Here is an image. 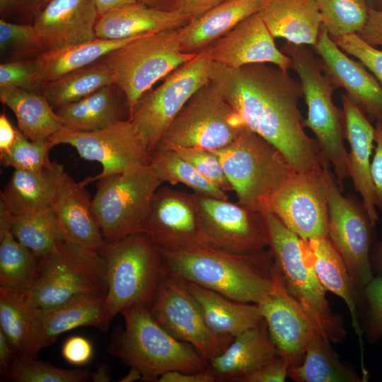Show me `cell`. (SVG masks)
Instances as JSON below:
<instances>
[{"instance_id": "ab89813d", "label": "cell", "mask_w": 382, "mask_h": 382, "mask_svg": "<svg viewBox=\"0 0 382 382\" xmlns=\"http://www.w3.org/2000/svg\"><path fill=\"white\" fill-rule=\"evenodd\" d=\"M151 165L163 183H182L195 193L228 199L226 192L204 178L173 149L154 151L151 154Z\"/></svg>"}, {"instance_id": "9f6ffc18", "label": "cell", "mask_w": 382, "mask_h": 382, "mask_svg": "<svg viewBox=\"0 0 382 382\" xmlns=\"http://www.w3.org/2000/svg\"><path fill=\"white\" fill-rule=\"evenodd\" d=\"M226 0H175L173 11H178L192 21Z\"/></svg>"}, {"instance_id": "9a60e30c", "label": "cell", "mask_w": 382, "mask_h": 382, "mask_svg": "<svg viewBox=\"0 0 382 382\" xmlns=\"http://www.w3.org/2000/svg\"><path fill=\"white\" fill-rule=\"evenodd\" d=\"M149 308L163 328L191 345L208 361L223 352L233 339L213 332L185 282L164 270Z\"/></svg>"}, {"instance_id": "8fae6325", "label": "cell", "mask_w": 382, "mask_h": 382, "mask_svg": "<svg viewBox=\"0 0 382 382\" xmlns=\"http://www.w3.org/2000/svg\"><path fill=\"white\" fill-rule=\"evenodd\" d=\"M328 166L325 165L317 175L328 204V238L342 257L359 300L361 292L374 277L370 255L375 226L362 202L342 194Z\"/></svg>"}, {"instance_id": "f6af8a7d", "label": "cell", "mask_w": 382, "mask_h": 382, "mask_svg": "<svg viewBox=\"0 0 382 382\" xmlns=\"http://www.w3.org/2000/svg\"><path fill=\"white\" fill-rule=\"evenodd\" d=\"M6 376L15 382H83L91 378L85 369H63L35 359H17Z\"/></svg>"}, {"instance_id": "6f0895ef", "label": "cell", "mask_w": 382, "mask_h": 382, "mask_svg": "<svg viewBox=\"0 0 382 382\" xmlns=\"http://www.w3.org/2000/svg\"><path fill=\"white\" fill-rule=\"evenodd\" d=\"M158 382H216V378L209 369L199 372L170 371L161 375Z\"/></svg>"}, {"instance_id": "9c48e42d", "label": "cell", "mask_w": 382, "mask_h": 382, "mask_svg": "<svg viewBox=\"0 0 382 382\" xmlns=\"http://www.w3.org/2000/svg\"><path fill=\"white\" fill-rule=\"evenodd\" d=\"M92 208L105 242L144 233L154 195L163 183L151 164L98 180Z\"/></svg>"}, {"instance_id": "680465c9", "label": "cell", "mask_w": 382, "mask_h": 382, "mask_svg": "<svg viewBox=\"0 0 382 382\" xmlns=\"http://www.w3.org/2000/svg\"><path fill=\"white\" fill-rule=\"evenodd\" d=\"M17 129L14 128L4 112L0 115V157L10 151L16 137Z\"/></svg>"}, {"instance_id": "bcb514c9", "label": "cell", "mask_w": 382, "mask_h": 382, "mask_svg": "<svg viewBox=\"0 0 382 382\" xmlns=\"http://www.w3.org/2000/svg\"><path fill=\"white\" fill-rule=\"evenodd\" d=\"M358 314L363 335L369 344L382 337V277L374 276L361 292Z\"/></svg>"}, {"instance_id": "f907efd6", "label": "cell", "mask_w": 382, "mask_h": 382, "mask_svg": "<svg viewBox=\"0 0 382 382\" xmlns=\"http://www.w3.org/2000/svg\"><path fill=\"white\" fill-rule=\"evenodd\" d=\"M44 0H0L1 18L6 21L33 24Z\"/></svg>"}, {"instance_id": "4fadbf2b", "label": "cell", "mask_w": 382, "mask_h": 382, "mask_svg": "<svg viewBox=\"0 0 382 382\" xmlns=\"http://www.w3.org/2000/svg\"><path fill=\"white\" fill-rule=\"evenodd\" d=\"M211 64L204 50L166 76L156 89L145 93L136 104L129 120L144 139L151 155L191 96L210 81Z\"/></svg>"}, {"instance_id": "b9f144b4", "label": "cell", "mask_w": 382, "mask_h": 382, "mask_svg": "<svg viewBox=\"0 0 382 382\" xmlns=\"http://www.w3.org/2000/svg\"><path fill=\"white\" fill-rule=\"evenodd\" d=\"M321 25L333 39L359 33L364 27L369 8L366 0H316Z\"/></svg>"}, {"instance_id": "c3c4849f", "label": "cell", "mask_w": 382, "mask_h": 382, "mask_svg": "<svg viewBox=\"0 0 382 382\" xmlns=\"http://www.w3.org/2000/svg\"><path fill=\"white\" fill-rule=\"evenodd\" d=\"M332 40L342 50L358 59L374 74L382 86V50L368 44L356 33Z\"/></svg>"}, {"instance_id": "681fc988", "label": "cell", "mask_w": 382, "mask_h": 382, "mask_svg": "<svg viewBox=\"0 0 382 382\" xmlns=\"http://www.w3.org/2000/svg\"><path fill=\"white\" fill-rule=\"evenodd\" d=\"M35 69V59L1 63L0 64V91L15 88L34 91Z\"/></svg>"}, {"instance_id": "836d02e7", "label": "cell", "mask_w": 382, "mask_h": 382, "mask_svg": "<svg viewBox=\"0 0 382 382\" xmlns=\"http://www.w3.org/2000/svg\"><path fill=\"white\" fill-rule=\"evenodd\" d=\"M120 91L115 84L108 85L54 110L66 129L83 132L101 129L127 120L123 117V107H127L122 104Z\"/></svg>"}, {"instance_id": "3957f363", "label": "cell", "mask_w": 382, "mask_h": 382, "mask_svg": "<svg viewBox=\"0 0 382 382\" xmlns=\"http://www.w3.org/2000/svg\"><path fill=\"white\" fill-rule=\"evenodd\" d=\"M274 265L291 297L308 316L317 331L330 342L346 335L342 318L331 309L326 290L315 271L307 240L289 230L273 214L264 212Z\"/></svg>"}, {"instance_id": "11a10c76", "label": "cell", "mask_w": 382, "mask_h": 382, "mask_svg": "<svg viewBox=\"0 0 382 382\" xmlns=\"http://www.w3.org/2000/svg\"><path fill=\"white\" fill-rule=\"evenodd\" d=\"M357 35L374 47H382V10L369 6L366 23Z\"/></svg>"}, {"instance_id": "1f68e13d", "label": "cell", "mask_w": 382, "mask_h": 382, "mask_svg": "<svg viewBox=\"0 0 382 382\" xmlns=\"http://www.w3.org/2000/svg\"><path fill=\"white\" fill-rule=\"evenodd\" d=\"M307 243L315 271L323 286L326 291L333 293L342 299L349 309L352 324L360 345L362 371H365L363 332L358 314L359 296L347 268L328 237L308 239Z\"/></svg>"}, {"instance_id": "f35d334b", "label": "cell", "mask_w": 382, "mask_h": 382, "mask_svg": "<svg viewBox=\"0 0 382 382\" xmlns=\"http://www.w3.org/2000/svg\"><path fill=\"white\" fill-rule=\"evenodd\" d=\"M35 310L26 292L0 288V330L18 359L26 360L32 344Z\"/></svg>"}, {"instance_id": "ba28073f", "label": "cell", "mask_w": 382, "mask_h": 382, "mask_svg": "<svg viewBox=\"0 0 382 382\" xmlns=\"http://www.w3.org/2000/svg\"><path fill=\"white\" fill-rule=\"evenodd\" d=\"M107 291L105 265L99 252L63 240L40 256L36 281L26 294L38 311L81 296H106Z\"/></svg>"}, {"instance_id": "ffe728a7", "label": "cell", "mask_w": 382, "mask_h": 382, "mask_svg": "<svg viewBox=\"0 0 382 382\" xmlns=\"http://www.w3.org/2000/svg\"><path fill=\"white\" fill-rule=\"evenodd\" d=\"M313 50L333 86L344 88L361 112L382 122V86L360 62L342 52L322 25Z\"/></svg>"}, {"instance_id": "603a6c76", "label": "cell", "mask_w": 382, "mask_h": 382, "mask_svg": "<svg viewBox=\"0 0 382 382\" xmlns=\"http://www.w3.org/2000/svg\"><path fill=\"white\" fill-rule=\"evenodd\" d=\"M85 185L64 170L51 207L65 241L99 252L105 241Z\"/></svg>"}, {"instance_id": "d6a6232c", "label": "cell", "mask_w": 382, "mask_h": 382, "mask_svg": "<svg viewBox=\"0 0 382 382\" xmlns=\"http://www.w3.org/2000/svg\"><path fill=\"white\" fill-rule=\"evenodd\" d=\"M140 36L124 40L96 37L87 42L42 52L35 59L34 91L39 92L45 83L90 65Z\"/></svg>"}, {"instance_id": "e0dca14e", "label": "cell", "mask_w": 382, "mask_h": 382, "mask_svg": "<svg viewBox=\"0 0 382 382\" xmlns=\"http://www.w3.org/2000/svg\"><path fill=\"white\" fill-rule=\"evenodd\" d=\"M144 233L163 249L205 246L196 194L161 185L154 195Z\"/></svg>"}, {"instance_id": "7c38bea8", "label": "cell", "mask_w": 382, "mask_h": 382, "mask_svg": "<svg viewBox=\"0 0 382 382\" xmlns=\"http://www.w3.org/2000/svg\"><path fill=\"white\" fill-rule=\"evenodd\" d=\"M244 127L236 111L209 81L185 103L154 151L176 147L218 150L231 144Z\"/></svg>"}, {"instance_id": "ac0fdd59", "label": "cell", "mask_w": 382, "mask_h": 382, "mask_svg": "<svg viewBox=\"0 0 382 382\" xmlns=\"http://www.w3.org/2000/svg\"><path fill=\"white\" fill-rule=\"evenodd\" d=\"M317 175L297 173L273 195L265 211L307 240L328 237V204Z\"/></svg>"}, {"instance_id": "74e56055", "label": "cell", "mask_w": 382, "mask_h": 382, "mask_svg": "<svg viewBox=\"0 0 382 382\" xmlns=\"http://www.w3.org/2000/svg\"><path fill=\"white\" fill-rule=\"evenodd\" d=\"M111 84H114L111 71L102 58L90 65L45 83L40 88L39 92L56 110L76 102L100 88Z\"/></svg>"}, {"instance_id": "5b68a950", "label": "cell", "mask_w": 382, "mask_h": 382, "mask_svg": "<svg viewBox=\"0 0 382 382\" xmlns=\"http://www.w3.org/2000/svg\"><path fill=\"white\" fill-rule=\"evenodd\" d=\"M282 51L291 60V68L299 77L308 112L303 127L314 134L323 159L333 166L339 185L349 178L343 110L335 105V88L323 70L320 59L304 45L286 42Z\"/></svg>"}, {"instance_id": "5bb4252c", "label": "cell", "mask_w": 382, "mask_h": 382, "mask_svg": "<svg viewBox=\"0 0 382 382\" xmlns=\"http://www.w3.org/2000/svg\"><path fill=\"white\" fill-rule=\"evenodd\" d=\"M49 140L54 146L60 144H69L82 158L101 164L100 174L82 180L86 185L105 177L121 173L137 164H151V155L147 146L129 119L91 132L74 131L63 127Z\"/></svg>"}, {"instance_id": "db71d44e", "label": "cell", "mask_w": 382, "mask_h": 382, "mask_svg": "<svg viewBox=\"0 0 382 382\" xmlns=\"http://www.w3.org/2000/svg\"><path fill=\"white\" fill-rule=\"evenodd\" d=\"M375 151L371 161V178L374 186L376 207L382 210V122L375 127Z\"/></svg>"}, {"instance_id": "8d00e7d4", "label": "cell", "mask_w": 382, "mask_h": 382, "mask_svg": "<svg viewBox=\"0 0 382 382\" xmlns=\"http://www.w3.org/2000/svg\"><path fill=\"white\" fill-rule=\"evenodd\" d=\"M320 334L308 343L303 361L289 369L288 377L297 382H366L362 376L345 364Z\"/></svg>"}, {"instance_id": "f546056e", "label": "cell", "mask_w": 382, "mask_h": 382, "mask_svg": "<svg viewBox=\"0 0 382 382\" xmlns=\"http://www.w3.org/2000/svg\"><path fill=\"white\" fill-rule=\"evenodd\" d=\"M64 167L52 161L42 173L14 169L1 192V202L13 216L51 207Z\"/></svg>"}, {"instance_id": "91938a15", "label": "cell", "mask_w": 382, "mask_h": 382, "mask_svg": "<svg viewBox=\"0 0 382 382\" xmlns=\"http://www.w3.org/2000/svg\"><path fill=\"white\" fill-rule=\"evenodd\" d=\"M15 352L8 339L0 330V366L6 375L17 360Z\"/></svg>"}, {"instance_id": "2e32d148", "label": "cell", "mask_w": 382, "mask_h": 382, "mask_svg": "<svg viewBox=\"0 0 382 382\" xmlns=\"http://www.w3.org/2000/svg\"><path fill=\"white\" fill-rule=\"evenodd\" d=\"M195 194L205 247L236 254L269 248L270 236L264 212L238 202L233 203L228 199Z\"/></svg>"}, {"instance_id": "7a4b0ae2", "label": "cell", "mask_w": 382, "mask_h": 382, "mask_svg": "<svg viewBox=\"0 0 382 382\" xmlns=\"http://www.w3.org/2000/svg\"><path fill=\"white\" fill-rule=\"evenodd\" d=\"M158 248L166 272L231 299L258 304L273 289L275 265L269 248L245 254L205 246Z\"/></svg>"}, {"instance_id": "30bf717a", "label": "cell", "mask_w": 382, "mask_h": 382, "mask_svg": "<svg viewBox=\"0 0 382 382\" xmlns=\"http://www.w3.org/2000/svg\"><path fill=\"white\" fill-rule=\"evenodd\" d=\"M197 54L181 50L177 30L143 35L103 59L123 93L129 117L142 96Z\"/></svg>"}, {"instance_id": "6da1fadb", "label": "cell", "mask_w": 382, "mask_h": 382, "mask_svg": "<svg viewBox=\"0 0 382 382\" xmlns=\"http://www.w3.org/2000/svg\"><path fill=\"white\" fill-rule=\"evenodd\" d=\"M210 81L243 125L278 149L298 173L317 175L328 164L303 129L302 86L288 71L267 63L230 68L212 61Z\"/></svg>"}, {"instance_id": "83f0119b", "label": "cell", "mask_w": 382, "mask_h": 382, "mask_svg": "<svg viewBox=\"0 0 382 382\" xmlns=\"http://www.w3.org/2000/svg\"><path fill=\"white\" fill-rule=\"evenodd\" d=\"M268 0H226L178 29L181 50L197 54L257 13Z\"/></svg>"}, {"instance_id": "ee69618b", "label": "cell", "mask_w": 382, "mask_h": 382, "mask_svg": "<svg viewBox=\"0 0 382 382\" xmlns=\"http://www.w3.org/2000/svg\"><path fill=\"white\" fill-rule=\"evenodd\" d=\"M53 146L50 140L29 139L17 128L16 140L8 153L0 157L1 163L4 167L40 173L52 162L49 153Z\"/></svg>"}, {"instance_id": "52a82bcc", "label": "cell", "mask_w": 382, "mask_h": 382, "mask_svg": "<svg viewBox=\"0 0 382 382\" xmlns=\"http://www.w3.org/2000/svg\"><path fill=\"white\" fill-rule=\"evenodd\" d=\"M99 253L106 270L105 307L109 321L129 306L150 307L163 273L154 241L145 233H135L105 242Z\"/></svg>"}, {"instance_id": "cb8c5ba5", "label": "cell", "mask_w": 382, "mask_h": 382, "mask_svg": "<svg viewBox=\"0 0 382 382\" xmlns=\"http://www.w3.org/2000/svg\"><path fill=\"white\" fill-rule=\"evenodd\" d=\"M105 296L84 295L76 297L57 307L35 311V324L28 359L52 344L62 333L83 326H93L105 330L108 319Z\"/></svg>"}, {"instance_id": "e575fe53", "label": "cell", "mask_w": 382, "mask_h": 382, "mask_svg": "<svg viewBox=\"0 0 382 382\" xmlns=\"http://www.w3.org/2000/svg\"><path fill=\"white\" fill-rule=\"evenodd\" d=\"M12 219L0 204V288L28 292L36 281L40 256L14 237Z\"/></svg>"}, {"instance_id": "e7e4bbea", "label": "cell", "mask_w": 382, "mask_h": 382, "mask_svg": "<svg viewBox=\"0 0 382 382\" xmlns=\"http://www.w3.org/2000/svg\"><path fill=\"white\" fill-rule=\"evenodd\" d=\"M149 7L163 10L173 11L175 0H137Z\"/></svg>"}, {"instance_id": "f5cc1de1", "label": "cell", "mask_w": 382, "mask_h": 382, "mask_svg": "<svg viewBox=\"0 0 382 382\" xmlns=\"http://www.w3.org/2000/svg\"><path fill=\"white\" fill-rule=\"evenodd\" d=\"M62 354L69 364L83 365L89 361L92 357L93 347L86 338L81 336H73L64 343Z\"/></svg>"}, {"instance_id": "003e7915", "label": "cell", "mask_w": 382, "mask_h": 382, "mask_svg": "<svg viewBox=\"0 0 382 382\" xmlns=\"http://www.w3.org/2000/svg\"><path fill=\"white\" fill-rule=\"evenodd\" d=\"M50 0H44L43 1V3L42 4V9L47 5V4L50 1ZM41 9V10H42Z\"/></svg>"}, {"instance_id": "d590c367", "label": "cell", "mask_w": 382, "mask_h": 382, "mask_svg": "<svg viewBox=\"0 0 382 382\" xmlns=\"http://www.w3.org/2000/svg\"><path fill=\"white\" fill-rule=\"evenodd\" d=\"M0 100L13 111L18 128L30 140L47 141L63 127L54 109L38 91L23 88L0 91Z\"/></svg>"}, {"instance_id": "6125c7cd", "label": "cell", "mask_w": 382, "mask_h": 382, "mask_svg": "<svg viewBox=\"0 0 382 382\" xmlns=\"http://www.w3.org/2000/svg\"><path fill=\"white\" fill-rule=\"evenodd\" d=\"M99 15L114 8L135 3L137 0H94Z\"/></svg>"}, {"instance_id": "94428289", "label": "cell", "mask_w": 382, "mask_h": 382, "mask_svg": "<svg viewBox=\"0 0 382 382\" xmlns=\"http://www.w3.org/2000/svg\"><path fill=\"white\" fill-rule=\"evenodd\" d=\"M370 261L374 275L382 277V238L374 244Z\"/></svg>"}, {"instance_id": "be15d7a7", "label": "cell", "mask_w": 382, "mask_h": 382, "mask_svg": "<svg viewBox=\"0 0 382 382\" xmlns=\"http://www.w3.org/2000/svg\"><path fill=\"white\" fill-rule=\"evenodd\" d=\"M91 378L94 382H109L111 381L110 369L105 364H98L96 371L91 374Z\"/></svg>"}, {"instance_id": "484cf974", "label": "cell", "mask_w": 382, "mask_h": 382, "mask_svg": "<svg viewBox=\"0 0 382 382\" xmlns=\"http://www.w3.org/2000/svg\"><path fill=\"white\" fill-rule=\"evenodd\" d=\"M279 355L263 320L233 337L219 355L209 361L217 381L238 382Z\"/></svg>"}, {"instance_id": "60d3db41", "label": "cell", "mask_w": 382, "mask_h": 382, "mask_svg": "<svg viewBox=\"0 0 382 382\" xmlns=\"http://www.w3.org/2000/svg\"><path fill=\"white\" fill-rule=\"evenodd\" d=\"M12 232L20 243L39 256L49 253L64 240L52 207L13 215Z\"/></svg>"}, {"instance_id": "7dc6e473", "label": "cell", "mask_w": 382, "mask_h": 382, "mask_svg": "<svg viewBox=\"0 0 382 382\" xmlns=\"http://www.w3.org/2000/svg\"><path fill=\"white\" fill-rule=\"evenodd\" d=\"M172 149L190 163L204 178L222 190L226 192L233 191L219 158L212 151L196 147H176Z\"/></svg>"}, {"instance_id": "7bdbcfd3", "label": "cell", "mask_w": 382, "mask_h": 382, "mask_svg": "<svg viewBox=\"0 0 382 382\" xmlns=\"http://www.w3.org/2000/svg\"><path fill=\"white\" fill-rule=\"evenodd\" d=\"M0 50L12 61L35 59L45 52L33 24L17 23L0 19Z\"/></svg>"}, {"instance_id": "d6986e66", "label": "cell", "mask_w": 382, "mask_h": 382, "mask_svg": "<svg viewBox=\"0 0 382 382\" xmlns=\"http://www.w3.org/2000/svg\"><path fill=\"white\" fill-rule=\"evenodd\" d=\"M257 305L279 354L291 366L299 365L308 342L319 332L287 291L276 266L273 289Z\"/></svg>"}, {"instance_id": "4dcf8cb0", "label": "cell", "mask_w": 382, "mask_h": 382, "mask_svg": "<svg viewBox=\"0 0 382 382\" xmlns=\"http://www.w3.org/2000/svg\"><path fill=\"white\" fill-rule=\"evenodd\" d=\"M185 283L207 325L216 334L234 337L264 320L257 304L237 301L196 284Z\"/></svg>"}, {"instance_id": "7402d4cb", "label": "cell", "mask_w": 382, "mask_h": 382, "mask_svg": "<svg viewBox=\"0 0 382 382\" xmlns=\"http://www.w3.org/2000/svg\"><path fill=\"white\" fill-rule=\"evenodd\" d=\"M98 16L94 0H50L33 25L46 52L96 39Z\"/></svg>"}, {"instance_id": "d4e9b609", "label": "cell", "mask_w": 382, "mask_h": 382, "mask_svg": "<svg viewBox=\"0 0 382 382\" xmlns=\"http://www.w3.org/2000/svg\"><path fill=\"white\" fill-rule=\"evenodd\" d=\"M344 116L345 139L349 143V174L355 190L361 197V202L371 224L378 221L376 199L371 178V156L375 141V128L366 115L347 97L341 96Z\"/></svg>"}, {"instance_id": "816d5d0a", "label": "cell", "mask_w": 382, "mask_h": 382, "mask_svg": "<svg viewBox=\"0 0 382 382\" xmlns=\"http://www.w3.org/2000/svg\"><path fill=\"white\" fill-rule=\"evenodd\" d=\"M291 364L282 355H279L238 382H284L288 377Z\"/></svg>"}, {"instance_id": "44dd1931", "label": "cell", "mask_w": 382, "mask_h": 382, "mask_svg": "<svg viewBox=\"0 0 382 382\" xmlns=\"http://www.w3.org/2000/svg\"><path fill=\"white\" fill-rule=\"evenodd\" d=\"M204 50L212 62L230 68L267 63L288 71L291 66L290 57L277 47L258 12L244 19Z\"/></svg>"}, {"instance_id": "03108f58", "label": "cell", "mask_w": 382, "mask_h": 382, "mask_svg": "<svg viewBox=\"0 0 382 382\" xmlns=\"http://www.w3.org/2000/svg\"><path fill=\"white\" fill-rule=\"evenodd\" d=\"M143 378L142 374L141 371L135 368V367H131L129 371L128 374L121 378L120 380V382H134L136 381H139Z\"/></svg>"}, {"instance_id": "277c9868", "label": "cell", "mask_w": 382, "mask_h": 382, "mask_svg": "<svg viewBox=\"0 0 382 382\" xmlns=\"http://www.w3.org/2000/svg\"><path fill=\"white\" fill-rule=\"evenodd\" d=\"M121 313L125 329L112 352L130 367L138 369L143 381H157L170 371L199 372L208 369L209 361L191 345L163 328L149 306L133 305Z\"/></svg>"}, {"instance_id": "8992f818", "label": "cell", "mask_w": 382, "mask_h": 382, "mask_svg": "<svg viewBox=\"0 0 382 382\" xmlns=\"http://www.w3.org/2000/svg\"><path fill=\"white\" fill-rule=\"evenodd\" d=\"M212 151L238 202L260 212L266 211L273 195L297 173L278 149L245 127L231 144Z\"/></svg>"}, {"instance_id": "f1b7e54d", "label": "cell", "mask_w": 382, "mask_h": 382, "mask_svg": "<svg viewBox=\"0 0 382 382\" xmlns=\"http://www.w3.org/2000/svg\"><path fill=\"white\" fill-rule=\"evenodd\" d=\"M258 13L274 38L316 45L321 26L316 0H268Z\"/></svg>"}, {"instance_id": "4316f807", "label": "cell", "mask_w": 382, "mask_h": 382, "mask_svg": "<svg viewBox=\"0 0 382 382\" xmlns=\"http://www.w3.org/2000/svg\"><path fill=\"white\" fill-rule=\"evenodd\" d=\"M192 19L176 11H163L141 2L127 4L99 15L96 37L124 40L148 33L177 30Z\"/></svg>"}]
</instances>
